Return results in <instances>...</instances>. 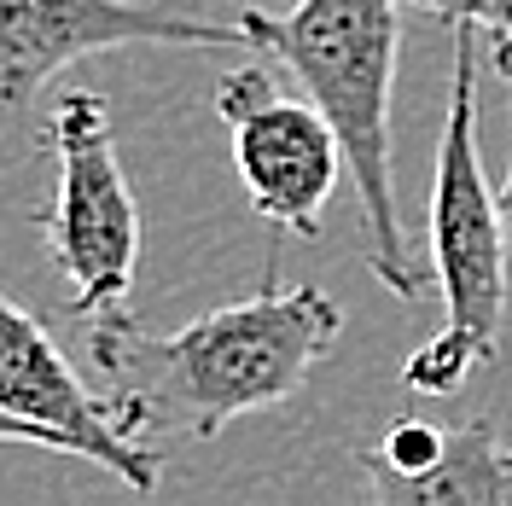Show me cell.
Instances as JSON below:
<instances>
[{
  "label": "cell",
  "instance_id": "obj_1",
  "mask_svg": "<svg viewBox=\"0 0 512 506\" xmlns=\"http://www.w3.org/2000/svg\"><path fill=\"white\" fill-rule=\"evenodd\" d=\"M344 309L320 285H262L245 303L152 332L128 309L94 315V367L105 402L134 443H204L239 413L280 408L338 349Z\"/></svg>",
  "mask_w": 512,
  "mask_h": 506
},
{
  "label": "cell",
  "instance_id": "obj_2",
  "mask_svg": "<svg viewBox=\"0 0 512 506\" xmlns=\"http://www.w3.org/2000/svg\"><path fill=\"white\" fill-rule=\"evenodd\" d=\"M396 6L402 0H297L291 12H239V35L274 53L338 128L344 169L367 216V268L396 297H425L431 274L402 239L390 181V76H396Z\"/></svg>",
  "mask_w": 512,
  "mask_h": 506
},
{
  "label": "cell",
  "instance_id": "obj_3",
  "mask_svg": "<svg viewBox=\"0 0 512 506\" xmlns=\"http://www.w3.org/2000/svg\"><path fill=\"white\" fill-rule=\"evenodd\" d=\"M478 24H454V76H448V123L437 140L431 181V251L443 285V332L419 344L402 367V384L419 396H448L489 367L501 349L507 315V227L501 198L489 192L478 152Z\"/></svg>",
  "mask_w": 512,
  "mask_h": 506
},
{
  "label": "cell",
  "instance_id": "obj_4",
  "mask_svg": "<svg viewBox=\"0 0 512 506\" xmlns=\"http://www.w3.org/2000/svg\"><path fill=\"white\" fill-rule=\"evenodd\" d=\"M47 134L59 158V192L41 216V233L70 285V309L76 315L123 309L140 262V210L117 163L111 105L88 88H70Z\"/></svg>",
  "mask_w": 512,
  "mask_h": 506
},
{
  "label": "cell",
  "instance_id": "obj_5",
  "mask_svg": "<svg viewBox=\"0 0 512 506\" xmlns=\"http://www.w3.org/2000/svg\"><path fill=\"white\" fill-rule=\"evenodd\" d=\"M216 117L233 134V163L256 216L286 233H315L344 175L338 128L315 99H286L262 70H227L216 82Z\"/></svg>",
  "mask_w": 512,
  "mask_h": 506
},
{
  "label": "cell",
  "instance_id": "obj_6",
  "mask_svg": "<svg viewBox=\"0 0 512 506\" xmlns=\"http://www.w3.org/2000/svg\"><path fill=\"white\" fill-rule=\"evenodd\" d=\"M245 41L239 18L210 24L146 0H0V111L30 105L64 64L117 47H227Z\"/></svg>",
  "mask_w": 512,
  "mask_h": 506
},
{
  "label": "cell",
  "instance_id": "obj_7",
  "mask_svg": "<svg viewBox=\"0 0 512 506\" xmlns=\"http://www.w3.org/2000/svg\"><path fill=\"white\" fill-rule=\"evenodd\" d=\"M0 413L53 431L70 460L105 466L134 495L158 489L152 443L128 437L117 425V413H111V402H105V390H88L82 373L64 361V349L47 338V326L24 315L12 297H0Z\"/></svg>",
  "mask_w": 512,
  "mask_h": 506
},
{
  "label": "cell",
  "instance_id": "obj_8",
  "mask_svg": "<svg viewBox=\"0 0 512 506\" xmlns=\"http://www.w3.org/2000/svg\"><path fill=\"white\" fill-rule=\"evenodd\" d=\"M373 495L384 506H495L512 501V460L501 437H495V419H472L460 431L443 437V454L414 477H390L373 483Z\"/></svg>",
  "mask_w": 512,
  "mask_h": 506
},
{
  "label": "cell",
  "instance_id": "obj_9",
  "mask_svg": "<svg viewBox=\"0 0 512 506\" xmlns=\"http://www.w3.org/2000/svg\"><path fill=\"white\" fill-rule=\"evenodd\" d=\"M443 437H448V431L425 425V419H402V425H390V437H384L379 448H367V454H361V472H367V483L414 477V472H425V466L443 454Z\"/></svg>",
  "mask_w": 512,
  "mask_h": 506
},
{
  "label": "cell",
  "instance_id": "obj_10",
  "mask_svg": "<svg viewBox=\"0 0 512 506\" xmlns=\"http://www.w3.org/2000/svg\"><path fill=\"white\" fill-rule=\"evenodd\" d=\"M448 24H478L489 35V59H512V0H414Z\"/></svg>",
  "mask_w": 512,
  "mask_h": 506
},
{
  "label": "cell",
  "instance_id": "obj_11",
  "mask_svg": "<svg viewBox=\"0 0 512 506\" xmlns=\"http://www.w3.org/2000/svg\"><path fill=\"white\" fill-rule=\"evenodd\" d=\"M0 443H30V448H47V454H64L53 431H41L30 419H12V413H0ZM64 460H70V454H64Z\"/></svg>",
  "mask_w": 512,
  "mask_h": 506
},
{
  "label": "cell",
  "instance_id": "obj_12",
  "mask_svg": "<svg viewBox=\"0 0 512 506\" xmlns=\"http://www.w3.org/2000/svg\"><path fill=\"white\" fill-rule=\"evenodd\" d=\"M501 227H507V245H512V169H507V187H501Z\"/></svg>",
  "mask_w": 512,
  "mask_h": 506
},
{
  "label": "cell",
  "instance_id": "obj_13",
  "mask_svg": "<svg viewBox=\"0 0 512 506\" xmlns=\"http://www.w3.org/2000/svg\"><path fill=\"white\" fill-rule=\"evenodd\" d=\"M507 460H512V454H507Z\"/></svg>",
  "mask_w": 512,
  "mask_h": 506
}]
</instances>
